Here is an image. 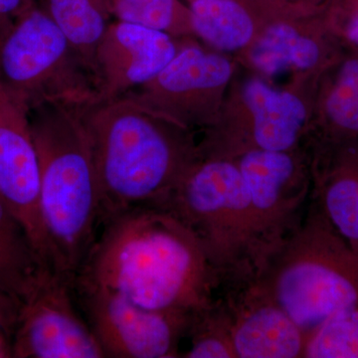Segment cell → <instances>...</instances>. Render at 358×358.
<instances>
[{
	"mask_svg": "<svg viewBox=\"0 0 358 358\" xmlns=\"http://www.w3.org/2000/svg\"><path fill=\"white\" fill-rule=\"evenodd\" d=\"M39 199V159L30 113L0 85V200L22 224L44 265L53 267Z\"/></svg>",
	"mask_w": 358,
	"mask_h": 358,
	"instance_id": "11",
	"label": "cell"
},
{
	"mask_svg": "<svg viewBox=\"0 0 358 358\" xmlns=\"http://www.w3.org/2000/svg\"><path fill=\"white\" fill-rule=\"evenodd\" d=\"M178 44L169 33L114 20L94 61L99 99L114 100L152 81L174 57Z\"/></svg>",
	"mask_w": 358,
	"mask_h": 358,
	"instance_id": "12",
	"label": "cell"
},
{
	"mask_svg": "<svg viewBox=\"0 0 358 358\" xmlns=\"http://www.w3.org/2000/svg\"><path fill=\"white\" fill-rule=\"evenodd\" d=\"M30 122L39 159L40 212L53 268L74 280L100 223L91 141L79 106H43L30 113Z\"/></svg>",
	"mask_w": 358,
	"mask_h": 358,
	"instance_id": "3",
	"label": "cell"
},
{
	"mask_svg": "<svg viewBox=\"0 0 358 358\" xmlns=\"http://www.w3.org/2000/svg\"><path fill=\"white\" fill-rule=\"evenodd\" d=\"M293 150L251 148L231 159L248 192L265 262L300 227L312 197L307 169Z\"/></svg>",
	"mask_w": 358,
	"mask_h": 358,
	"instance_id": "9",
	"label": "cell"
},
{
	"mask_svg": "<svg viewBox=\"0 0 358 358\" xmlns=\"http://www.w3.org/2000/svg\"><path fill=\"white\" fill-rule=\"evenodd\" d=\"M193 33L213 48L235 51L250 43L255 22L242 0H187Z\"/></svg>",
	"mask_w": 358,
	"mask_h": 358,
	"instance_id": "18",
	"label": "cell"
},
{
	"mask_svg": "<svg viewBox=\"0 0 358 358\" xmlns=\"http://www.w3.org/2000/svg\"><path fill=\"white\" fill-rule=\"evenodd\" d=\"M87 322L105 357L173 358L194 315L136 305L112 289L75 282Z\"/></svg>",
	"mask_w": 358,
	"mask_h": 358,
	"instance_id": "7",
	"label": "cell"
},
{
	"mask_svg": "<svg viewBox=\"0 0 358 358\" xmlns=\"http://www.w3.org/2000/svg\"><path fill=\"white\" fill-rule=\"evenodd\" d=\"M0 334H2L1 331H0ZM9 355L8 352H6V348H4L3 341H2V339L0 338V357H8Z\"/></svg>",
	"mask_w": 358,
	"mask_h": 358,
	"instance_id": "28",
	"label": "cell"
},
{
	"mask_svg": "<svg viewBox=\"0 0 358 358\" xmlns=\"http://www.w3.org/2000/svg\"><path fill=\"white\" fill-rule=\"evenodd\" d=\"M187 338L190 346L183 357L236 358L231 338L229 313L221 296L194 315Z\"/></svg>",
	"mask_w": 358,
	"mask_h": 358,
	"instance_id": "22",
	"label": "cell"
},
{
	"mask_svg": "<svg viewBox=\"0 0 358 358\" xmlns=\"http://www.w3.org/2000/svg\"><path fill=\"white\" fill-rule=\"evenodd\" d=\"M20 303L0 291V331L13 336L17 322Z\"/></svg>",
	"mask_w": 358,
	"mask_h": 358,
	"instance_id": "26",
	"label": "cell"
},
{
	"mask_svg": "<svg viewBox=\"0 0 358 358\" xmlns=\"http://www.w3.org/2000/svg\"><path fill=\"white\" fill-rule=\"evenodd\" d=\"M231 76L229 60L186 44L178 47L171 62L152 81L122 96L187 129L206 120L212 94Z\"/></svg>",
	"mask_w": 358,
	"mask_h": 358,
	"instance_id": "10",
	"label": "cell"
},
{
	"mask_svg": "<svg viewBox=\"0 0 358 358\" xmlns=\"http://www.w3.org/2000/svg\"><path fill=\"white\" fill-rule=\"evenodd\" d=\"M100 185V223L162 206L199 155L187 129L121 96L80 107Z\"/></svg>",
	"mask_w": 358,
	"mask_h": 358,
	"instance_id": "2",
	"label": "cell"
},
{
	"mask_svg": "<svg viewBox=\"0 0 358 358\" xmlns=\"http://www.w3.org/2000/svg\"><path fill=\"white\" fill-rule=\"evenodd\" d=\"M40 6L84 59L94 75L96 49L115 20L107 0H40Z\"/></svg>",
	"mask_w": 358,
	"mask_h": 358,
	"instance_id": "19",
	"label": "cell"
},
{
	"mask_svg": "<svg viewBox=\"0 0 358 358\" xmlns=\"http://www.w3.org/2000/svg\"><path fill=\"white\" fill-rule=\"evenodd\" d=\"M162 206L192 231L221 293L257 279L266 256L244 179L234 160L200 154Z\"/></svg>",
	"mask_w": 358,
	"mask_h": 358,
	"instance_id": "5",
	"label": "cell"
},
{
	"mask_svg": "<svg viewBox=\"0 0 358 358\" xmlns=\"http://www.w3.org/2000/svg\"><path fill=\"white\" fill-rule=\"evenodd\" d=\"M38 0H0V37Z\"/></svg>",
	"mask_w": 358,
	"mask_h": 358,
	"instance_id": "25",
	"label": "cell"
},
{
	"mask_svg": "<svg viewBox=\"0 0 358 358\" xmlns=\"http://www.w3.org/2000/svg\"><path fill=\"white\" fill-rule=\"evenodd\" d=\"M331 0H303L307 6L315 8H326Z\"/></svg>",
	"mask_w": 358,
	"mask_h": 358,
	"instance_id": "27",
	"label": "cell"
},
{
	"mask_svg": "<svg viewBox=\"0 0 358 358\" xmlns=\"http://www.w3.org/2000/svg\"><path fill=\"white\" fill-rule=\"evenodd\" d=\"M253 282L308 336L358 305V251L310 199L300 227L268 257Z\"/></svg>",
	"mask_w": 358,
	"mask_h": 358,
	"instance_id": "4",
	"label": "cell"
},
{
	"mask_svg": "<svg viewBox=\"0 0 358 358\" xmlns=\"http://www.w3.org/2000/svg\"><path fill=\"white\" fill-rule=\"evenodd\" d=\"M243 95L252 115L248 150H293L307 121L300 99L258 79L247 82Z\"/></svg>",
	"mask_w": 358,
	"mask_h": 358,
	"instance_id": "15",
	"label": "cell"
},
{
	"mask_svg": "<svg viewBox=\"0 0 358 358\" xmlns=\"http://www.w3.org/2000/svg\"><path fill=\"white\" fill-rule=\"evenodd\" d=\"M44 267L25 228L0 200V291L22 303Z\"/></svg>",
	"mask_w": 358,
	"mask_h": 358,
	"instance_id": "17",
	"label": "cell"
},
{
	"mask_svg": "<svg viewBox=\"0 0 358 358\" xmlns=\"http://www.w3.org/2000/svg\"><path fill=\"white\" fill-rule=\"evenodd\" d=\"M115 20L174 35L193 33L190 11L179 0H107Z\"/></svg>",
	"mask_w": 358,
	"mask_h": 358,
	"instance_id": "21",
	"label": "cell"
},
{
	"mask_svg": "<svg viewBox=\"0 0 358 358\" xmlns=\"http://www.w3.org/2000/svg\"><path fill=\"white\" fill-rule=\"evenodd\" d=\"M74 281L160 312L196 315L220 286L199 239L169 208L136 207L102 223Z\"/></svg>",
	"mask_w": 358,
	"mask_h": 358,
	"instance_id": "1",
	"label": "cell"
},
{
	"mask_svg": "<svg viewBox=\"0 0 358 358\" xmlns=\"http://www.w3.org/2000/svg\"><path fill=\"white\" fill-rule=\"evenodd\" d=\"M326 10L329 29L358 47V0H331Z\"/></svg>",
	"mask_w": 358,
	"mask_h": 358,
	"instance_id": "24",
	"label": "cell"
},
{
	"mask_svg": "<svg viewBox=\"0 0 358 358\" xmlns=\"http://www.w3.org/2000/svg\"><path fill=\"white\" fill-rule=\"evenodd\" d=\"M329 43L301 35L294 25L273 23L264 30L251 51L257 69L268 76H278L291 70L308 71L326 62Z\"/></svg>",
	"mask_w": 358,
	"mask_h": 358,
	"instance_id": "16",
	"label": "cell"
},
{
	"mask_svg": "<svg viewBox=\"0 0 358 358\" xmlns=\"http://www.w3.org/2000/svg\"><path fill=\"white\" fill-rule=\"evenodd\" d=\"M329 143L358 138V56L339 65L322 101Z\"/></svg>",
	"mask_w": 358,
	"mask_h": 358,
	"instance_id": "20",
	"label": "cell"
},
{
	"mask_svg": "<svg viewBox=\"0 0 358 358\" xmlns=\"http://www.w3.org/2000/svg\"><path fill=\"white\" fill-rule=\"evenodd\" d=\"M312 199L334 228L358 251V138L329 143Z\"/></svg>",
	"mask_w": 358,
	"mask_h": 358,
	"instance_id": "14",
	"label": "cell"
},
{
	"mask_svg": "<svg viewBox=\"0 0 358 358\" xmlns=\"http://www.w3.org/2000/svg\"><path fill=\"white\" fill-rule=\"evenodd\" d=\"M74 280L44 267L20 303L10 357L102 358L100 343L73 301Z\"/></svg>",
	"mask_w": 358,
	"mask_h": 358,
	"instance_id": "8",
	"label": "cell"
},
{
	"mask_svg": "<svg viewBox=\"0 0 358 358\" xmlns=\"http://www.w3.org/2000/svg\"><path fill=\"white\" fill-rule=\"evenodd\" d=\"M0 85L29 113L99 99L93 73L40 3L0 37Z\"/></svg>",
	"mask_w": 358,
	"mask_h": 358,
	"instance_id": "6",
	"label": "cell"
},
{
	"mask_svg": "<svg viewBox=\"0 0 358 358\" xmlns=\"http://www.w3.org/2000/svg\"><path fill=\"white\" fill-rule=\"evenodd\" d=\"M236 358L303 357L308 336L254 282L222 294Z\"/></svg>",
	"mask_w": 358,
	"mask_h": 358,
	"instance_id": "13",
	"label": "cell"
},
{
	"mask_svg": "<svg viewBox=\"0 0 358 358\" xmlns=\"http://www.w3.org/2000/svg\"><path fill=\"white\" fill-rule=\"evenodd\" d=\"M303 357L358 358V305L334 315L308 334Z\"/></svg>",
	"mask_w": 358,
	"mask_h": 358,
	"instance_id": "23",
	"label": "cell"
}]
</instances>
